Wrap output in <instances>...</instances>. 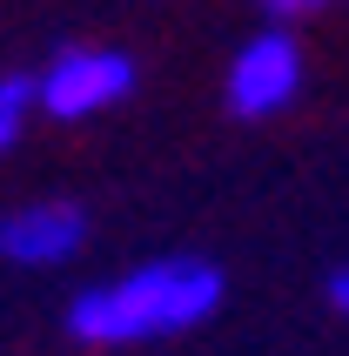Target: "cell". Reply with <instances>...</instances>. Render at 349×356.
Listing matches in <instances>:
<instances>
[{
    "mask_svg": "<svg viewBox=\"0 0 349 356\" xmlns=\"http://www.w3.org/2000/svg\"><path fill=\"white\" fill-rule=\"evenodd\" d=\"M302 81H309V54H302L295 27L269 20V27H255V34L229 54L222 101H229L235 121H275V115H289V108H295Z\"/></svg>",
    "mask_w": 349,
    "mask_h": 356,
    "instance_id": "obj_2",
    "label": "cell"
},
{
    "mask_svg": "<svg viewBox=\"0 0 349 356\" xmlns=\"http://www.w3.org/2000/svg\"><path fill=\"white\" fill-rule=\"evenodd\" d=\"M40 115L54 121H95L108 108L135 95V54L121 47H101V40H74V47H54L40 60Z\"/></svg>",
    "mask_w": 349,
    "mask_h": 356,
    "instance_id": "obj_3",
    "label": "cell"
},
{
    "mask_svg": "<svg viewBox=\"0 0 349 356\" xmlns=\"http://www.w3.org/2000/svg\"><path fill=\"white\" fill-rule=\"evenodd\" d=\"M336 0H262V14L269 20H282V27H302V20H316V14H330Z\"/></svg>",
    "mask_w": 349,
    "mask_h": 356,
    "instance_id": "obj_6",
    "label": "cell"
},
{
    "mask_svg": "<svg viewBox=\"0 0 349 356\" xmlns=\"http://www.w3.org/2000/svg\"><path fill=\"white\" fill-rule=\"evenodd\" d=\"M81 242H88V209L67 195H40L0 216V256L20 269H60L81 256Z\"/></svg>",
    "mask_w": 349,
    "mask_h": 356,
    "instance_id": "obj_4",
    "label": "cell"
},
{
    "mask_svg": "<svg viewBox=\"0 0 349 356\" xmlns=\"http://www.w3.org/2000/svg\"><path fill=\"white\" fill-rule=\"evenodd\" d=\"M222 309V269L209 256H148L108 282H88L67 302V337L88 350H128V343L188 337Z\"/></svg>",
    "mask_w": 349,
    "mask_h": 356,
    "instance_id": "obj_1",
    "label": "cell"
},
{
    "mask_svg": "<svg viewBox=\"0 0 349 356\" xmlns=\"http://www.w3.org/2000/svg\"><path fill=\"white\" fill-rule=\"evenodd\" d=\"M34 115H40V81L34 74H0V161L20 148Z\"/></svg>",
    "mask_w": 349,
    "mask_h": 356,
    "instance_id": "obj_5",
    "label": "cell"
},
{
    "mask_svg": "<svg viewBox=\"0 0 349 356\" xmlns=\"http://www.w3.org/2000/svg\"><path fill=\"white\" fill-rule=\"evenodd\" d=\"M330 309H336V316H349V262H343V269H330Z\"/></svg>",
    "mask_w": 349,
    "mask_h": 356,
    "instance_id": "obj_7",
    "label": "cell"
}]
</instances>
